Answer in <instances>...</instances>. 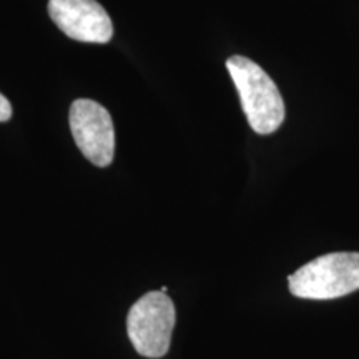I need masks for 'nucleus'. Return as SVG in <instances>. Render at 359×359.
<instances>
[{"label":"nucleus","instance_id":"nucleus-1","mask_svg":"<svg viewBox=\"0 0 359 359\" xmlns=\"http://www.w3.org/2000/svg\"><path fill=\"white\" fill-rule=\"evenodd\" d=\"M226 69L236 85L241 107L253 132L269 135L285 120V102L276 83L258 64L243 55L226 60Z\"/></svg>","mask_w":359,"mask_h":359},{"label":"nucleus","instance_id":"nucleus-2","mask_svg":"<svg viewBox=\"0 0 359 359\" xmlns=\"http://www.w3.org/2000/svg\"><path fill=\"white\" fill-rule=\"evenodd\" d=\"M291 294L303 299H334L359 290V253H327L288 278Z\"/></svg>","mask_w":359,"mask_h":359},{"label":"nucleus","instance_id":"nucleus-3","mask_svg":"<svg viewBox=\"0 0 359 359\" xmlns=\"http://www.w3.org/2000/svg\"><path fill=\"white\" fill-rule=\"evenodd\" d=\"M173 327V302L161 291H150L142 296L128 311V338L137 353L145 358L156 359L168 353Z\"/></svg>","mask_w":359,"mask_h":359},{"label":"nucleus","instance_id":"nucleus-4","mask_svg":"<svg viewBox=\"0 0 359 359\" xmlns=\"http://www.w3.org/2000/svg\"><path fill=\"white\" fill-rule=\"evenodd\" d=\"M72 137L83 156L97 167H109L115 155V128L100 103L79 98L70 107Z\"/></svg>","mask_w":359,"mask_h":359},{"label":"nucleus","instance_id":"nucleus-5","mask_svg":"<svg viewBox=\"0 0 359 359\" xmlns=\"http://www.w3.org/2000/svg\"><path fill=\"white\" fill-rule=\"evenodd\" d=\"M48 15L67 37L87 43H109L114 24L97 0H48Z\"/></svg>","mask_w":359,"mask_h":359},{"label":"nucleus","instance_id":"nucleus-6","mask_svg":"<svg viewBox=\"0 0 359 359\" xmlns=\"http://www.w3.org/2000/svg\"><path fill=\"white\" fill-rule=\"evenodd\" d=\"M12 116V105L6 97L0 93V122H8Z\"/></svg>","mask_w":359,"mask_h":359}]
</instances>
